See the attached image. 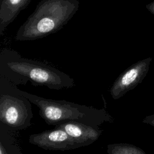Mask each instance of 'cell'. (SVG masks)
Returning a JSON list of instances; mask_svg holds the SVG:
<instances>
[{"instance_id": "6da1fadb", "label": "cell", "mask_w": 154, "mask_h": 154, "mask_svg": "<svg viewBox=\"0 0 154 154\" xmlns=\"http://www.w3.org/2000/svg\"><path fill=\"white\" fill-rule=\"evenodd\" d=\"M0 76L16 85L29 81L34 86H45L56 90L75 85L72 77L51 64L23 57L9 48H4L0 52Z\"/></svg>"}, {"instance_id": "7a4b0ae2", "label": "cell", "mask_w": 154, "mask_h": 154, "mask_svg": "<svg viewBox=\"0 0 154 154\" xmlns=\"http://www.w3.org/2000/svg\"><path fill=\"white\" fill-rule=\"evenodd\" d=\"M11 85L16 93L28 98L38 108L40 116L49 125L78 122L99 126L105 122H113L112 117L104 108L97 109L64 100L46 99L22 91L11 82Z\"/></svg>"}, {"instance_id": "3957f363", "label": "cell", "mask_w": 154, "mask_h": 154, "mask_svg": "<svg viewBox=\"0 0 154 154\" xmlns=\"http://www.w3.org/2000/svg\"><path fill=\"white\" fill-rule=\"evenodd\" d=\"M78 8L76 0L42 1L19 28L15 40H34L57 32L72 17Z\"/></svg>"}, {"instance_id": "277c9868", "label": "cell", "mask_w": 154, "mask_h": 154, "mask_svg": "<svg viewBox=\"0 0 154 154\" xmlns=\"http://www.w3.org/2000/svg\"><path fill=\"white\" fill-rule=\"evenodd\" d=\"M31 102L16 93L11 82L0 76V123L17 132L31 125L34 117Z\"/></svg>"}, {"instance_id": "5b68a950", "label": "cell", "mask_w": 154, "mask_h": 154, "mask_svg": "<svg viewBox=\"0 0 154 154\" xmlns=\"http://www.w3.org/2000/svg\"><path fill=\"white\" fill-rule=\"evenodd\" d=\"M29 143L45 150L64 151L75 149L74 142L67 133L57 127L31 134L29 137Z\"/></svg>"}, {"instance_id": "8992f818", "label": "cell", "mask_w": 154, "mask_h": 154, "mask_svg": "<svg viewBox=\"0 0 154 154\" xmlns=\"http://www.w3.org/2000/svg\"><path fill=\"white\" fill-rule=\"evenodd\" d=\"M64 130L74 142L75 148L87 146L96 141L102 134L99 126L78 122H68L55 126Z\"/></svg>"}, {"instance_id": "52a82bcc", "label": "cell", "mask_w": 154, "mask_h": 154, "mask_svg": "<svg viewBox=\"0 0 154 154\" xmlns=\"http://www.w3.org/2000/svg\"><path fill=\"white\" fill-rule=\"evenodd\" d=\"M29 2V0H2L0 10V35H3L6 27L14 20Z\"/></svg>"}, {"instance_id": "ba28073f", "label": "cell", "mask_w": 154, "mask_h": 154, "mask_svg": "<svg viewBox=\"0 0 154 154\" xmlns=\"http://www.w3.org/2000/svg\"><path fill=\"white\" fill-rule=\"evenodd\" d=\"M11 131L0 123V153L21 154L20 148Z\"/></svg>"}, {"instance_id": "9c48e42d", "label": "cell", "mask_w": 154, "mask_h": 154, "mask_svg": "<svg viewBox=\"0 0 154 154\" xmlns=\"http://www.w3.org/2000/svg\"><path fill=\"white\" fill-rule=\"evenodd\" d=\"M135 152V149L124 144H110L107 146L106 152L109 154H125Z\"/></svg>"}, {"instance_id": "30bf717a", "label": "cell", "mask_w": 154, "mask_h": 154, "mask_svg": "<svg viewBox=\"0 0 154 154\" xmlns=\"http://www.w3.org/2000/svg\"><path fill=\"white\" fill-rule=\"evenodd\" d=\"M146 8L153 14H154V1H152L146 5Z\"/></svg>"}]
</instances>
